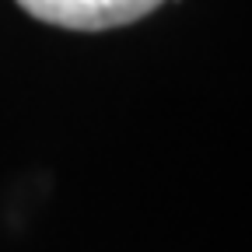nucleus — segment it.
Instances as JSON below:
<instances>
[{
  "instance_id": "obj_1",
  "label": "nucleus",
  "mask_w": 252,
  "mask_h": 252,
  "mask_svg": "<svg viewBox=\"0 0 252 252\" xmlns=\"http://www.w3.org/2000/svg\"><path fill=\"white\" fill-rule=\"evenodd\" d=\"M158 4L161 0H18V7L32 18L74 32H105L130 25L151 14Z\"/></svg>"
}]
</instances>
